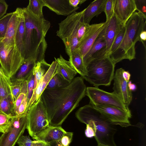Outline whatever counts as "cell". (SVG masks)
Instances as JSON below:
<instances>
[{"mask_svg":"<svg viewBox=\"0 0 146 146\" xmlns=\"http://www.w3.org/2000/svg\"><path fill=\"white\" fill-rule=\"evenodd\" d=\"M86 88L80 76L74 78L65 87L44 90L40 98L47 112L50 125L61 126L86 95Z\"/></svg>","mask_w":146,"mask_h":146,"instance_id":"6da1fadb","label":"cell"},{"mask_svg":"<svg viewBox=\"0 0 146 146\" xmlns=\"http://www.w3.org/2000/svg\"><path fill=\"white\" fill-rule=\"evenodd\" d=\"M23 10L25 23L24 59H33L37 63L44 60L47 47L45 37L50 23L44 17L34 15L26 7Z\"/></svg>","mask_w":146,"mask_h":146,"instance_id":"7a4b0ae2","label":"cell"},{"mask_svg":"<svg viewBox=\"0 0 146 146\" xmlns=\"http://www.w3.org/2000/svg\"><path fill=\"white\" fill-rule=\"evenodd\" d=\"M146 15L140 11H135L126 23L125 34L118 50L111 59L116 64L124 59L131 61L135 58V45L141 41L140 35L144 30Z\"/></svg>","mask_w":146,"mask_h":146,"instance_id":"3957f363","label":"cell"},{"mask_svg":"<svg viewBox=\"0 0 146 146\" xmlns=\"http://www.w3.org/2000/svg\"><path fill=\"white\" fill-rule=\"evenodd\" d=\"M115 65L109 56L93 59L86 66L87 74L82 77L95 87L109 86L113 79Z\"/></svg>","mask_w":146,"mask_h":146,"instance_id":"277c9868","label":"cell"},{"mask_svg":"<svg viewBox=\"0 0 146 146\" xmlns=\"http://www.w3.org/2000/svg\"><path fill=\"white\" fill-rule=\"evenodd\" d=\"M77 119L85 123L91 120L95 123L96 129L94 137L98 143L105 144V141L112 139L115 131L113 125L111 124L103 115L89 103L78 110L75 113Z\"/></svg>","mask_w":146,"mask_h":146,"instance_id":"5b68a950","label":"cell"},{"mask_svg":"<svg viewBox=\"0 0 146 146\" xmlns=\"http://www.w3.org/2000/svg\"><path fill=\"white\" fill-rule=\"evenodd\" d=\"M85 9L80 12H75L58 24L56 35L62 40L66 53L69 56L76 48L79 42L77 38L78 29L83 22Z\"/></svg>","mask_w":146,"mask_h":146,"instance_id":"8992f818","label":"cell"},{"mask_svg":"<svg viewBox=\"0 0 146 146\" xmlns=\"http://www.w3.org/2000/svg\"><path fill=\"white\" fill-rule=\"evenodd\" d=\"M27 115V129L32 138L50 126L47 113L40 98L30 107Z\"/></svg>","mask_w":146,"mask_h":146,"instance_id":"52a82bcc","label":"cell"},{"mask_svg":"<svg viewBox=\"0 0 146 146\" xmlns=\"http://www.w3.org/2000/svg\"><path fill=\"white\" fill-rule=\"evenodd\" d=\"M24 60L16 46L5 48L0 39V62L4 74L10 78L17 71Z\"/></svg>","mask_w":146,"mask_h":146,"instance_id":"ba28073f","label":"cell"},{"mask_svg":"<svg viewBox=\"0 0 146 146\" xmlns=\"http://www.w3.org/2000/svg\"><path fill=\"white\" fill-rule=\"evenodd\" d=\"M86 95L92 105L112 106L123 111L131 112L118 96L113 92H108L95 87L86 88Z\"/></svg>","mask_w":146,"mask_h":146,"instance_id":"9c48e42d","label":"cell"},{"mask_svg":"<svg viewBox=\"0 0 146 146\" xmlns=\"http://www.w3.org/2000/svg\"><path fill=\"white\" fill-rule=\"evenodd\" d=\"M27 113L12 117L11 124L0 137V146H15L27 128Z\"/></svg>","mask_w":146,"mask_h":146,"instance_id":"30bf717a","label":"cell"},{"mask_svg":"<svg viewBox=\"0 0 146 146\" xmlns=\"http://www.w3.org/2000/svg\"><path fill=\"white\" fill-rule=\"evenodd\" d=\"M92 105L111 124L119 125L125 127L131 125L129 120L131 117V112H127L112 106Z\"/></svg>","mask_w":146,"mask_h":146,"instance_id":"8fae6325","label":"cell"},{"mask_svg":"<svg viewBox=\"0 0 146 146\" xmlns=\"http://www.w3.org/2000/svg\"><path fill=\"white\" fill-rule=\"evenodd\" d=\"M106 23V21L87 25L84 35L74 50L80 54L82 58L88 51Z\"/></svg>","mask_w":146,"mask_h":146,"instance_id":"7c38bea8","label":"cell"},{"mask_svg":"<svg viewBox=\"0 0 146 146\" xmlns=\"http://www.w3.org/2000/svg\"><path fill=\"white\" fill-rule=\"evenodd\" d=\"M124 70L120 68L116 70L114 73L113 89L114 92L123 102L125 106H129L132 100V94L128 87V82L123 78Z\"/></svg>","mask_w":146,"mask_h":146,"instance_id":"4fadbf2b","label":"cell"},{"mask_svg":"<svg viewBox=\"0 0 146 146\" xmlns=\"http://www.w3.org/2000/svg\"><path fill=\"white\" fill-rule=\"evenodd\" d=\"M136 11H138L135 0H114V14L123 25Z\"/></svg>","mask_w":146,"mask_h":146,"instance_id":"5bb4252c","label":"cell"},{"mask_svg":"<svg viewBox=\"0 0 146 146\" xmlns=\"http://www.w3.org/2000/svg\"><path fill=\"white\" fill-rule=\"evenodd\" d=\"M105 27L99 34L87 53L82 58L85 66L93 59L109 56L107 54L106 50V43L104 36Z\"/></svg>","mask_w":146,"mask_h":146,"instance_id":"9a60e30c","label":"cell"},{"mask_svg":"<svg viewBox=\"0 0 146 146\" xmlns=\"http://www.w3.org/2000/svg\"><path fill=\"white\" fill-rule=\"evenodd\" d=\"M23 9L18 7L13 12V14L9 22L5 35L2 38L5 48L15 46V39L20 23Z\"/></svg>","mask_w":146,"mask_h":146,"instance_id":"2e32d148","label":"cell"},{"mask_svg":"<svg viewBox=\"0 0 146 146\" xmlns=\"http://www.w3.org/2000/svg\"><path fill=\"white\" fill-rule=\"evenodd\" d=\"M57 64V62L55 59L50 64V66L48 71L40 81L35 92L33 94L28 102L26 113L28 112L33 104L35 102L37 101L40 98L42 94L46 89L50 81L55 74Z\"/></svg>","mask_w":146,"mask_h":146,"instance_id":"e0dca14e","label":"cell"},{"mask_svg":"<svg viewBox=\"0 0 146 146\" xmlns=\"http://www.w3.org/2000/svg\"><path fill=\"white\" fill-rule=\"evenodd\" d=\"M66 131L60 126H50L36 134L32 138L51 144L60 141Z\"/></svg>","mask_w":146,"mask_h":146,"instance_id":"ac0fdd59","label":"cell"},{"mask_svg":"<svg viewBox=\"0 0 146 146\" xmlns=\"http://www.w3.org/2000/svg\"><path fill=\"white\" fill-rule=\"evenodd\" d=\"M44 6L57 14L64 16H68L76 12L79 7H75L72 6L69 0H42Z\"/></svg>","mask_w":146,"mask_h":146,"instance_id":"d6986e66","label":"cell"},{"mask_svg":"<svg viewBox=\"0 0 146 146\" xmlns=\"http://www.w3.org/2000/svg\"><path fill=\"white\" fill-rule=\"evenodd\" d=\"M104 29V36L106 43V50L108 55L112 45L123 25L115 15L108 21Z\"/></svg>","mask_w":146,"mask_h":146,"instance_id":"ffe728a7","label":"cell"},{"mask_svg":"<svg viewBox=\"0 0 146 146\" xmlns=\"http://www.w3.org/2000/svg\"><path fill=\"white\" fill-rule=\"evenodd\" d=\"M107 0H96L92 2L85 9L83 15V22L89 25L91 19L104 12Z\"/></svg>","mask_w":146,"mask_h":146,"instance_id":"44dd1931","label":"cell"},{"mask_svg":"<svg viewBox=\"0 0 146 146\" xmlns=\"http://www.w3.org/2000/svg\"><path fill=\"white\" fill-rule=\"evenodd\" d=\"M54 58L58 63L55 72L60 74L70 83L77 72L72 67L70 62L64 59L61 55L59 58Z\"/></svg>","mask_w":146,"mask_h":146,"instance_id":"7402d4cb","label":"cell"},{"mask_svg":"<svg viewBox=\"0 0 146 146\" xmlns=\"http://www.w3.org/2000/svg\"><path fill=\"white\" fill-rule=\"evenodd\" d=\"M36 64L33 59L24 60L15 74L10 78L11 82L27 80L32 73Z\"/></svg>","mask_w":146,"mask_h":146,"instance_id":"603a6c76","label":"cell"},{"mask_svg":"<svg viewBox=\"0 0 146 146\" xmlns=\"http://www.w3.org/2000/svg\"><path fill=\"white\" fill-rule=\"evenodd\" d=\"M50 66V64L47 63L45 59L36 64L33 71L35 77L33 94L35 92L39 83L48 71Z\"/></svg>","mask_w":146,"mask_h":146,"instance_id":"cb8c5ba5","label":"cell"},{"mask_svg":"<svg viewBox=\"0 0 146 146\" xmlns=\"http://www.w3.org/2000/svg\"><path fill=\"white\" fill-rule=\"evenodd\" d=\"M69 57V61L76 72L82 77L87 75V72L86 67L80 54L74 50Z\"/></svg>","mask_w":146,"mask_h":146,"instance_id":"d4e9b609","label":"cell"},{"mask_svg":"<svg viewBox=\"0 0 146 146\" xmlns=\"http://www.w3.org/2000/svg\"><path fill=\"white\" fill-rule=\"evenodd\" d=\"M25 33V19L23 12L15 37V46L24 59V41Z\"/></svg>","mask_w":146,"mask_h":146,"instance_id":"484cf974","label":"cell"},{"mask_svg":"<svg viewBox=\"0 0 146 146\" xmlns=\"http://www.w3.org/2000/svg\"><path fill=\"white\" fill-rule=\"evenodd\" d=\"M0 111L11 117L15 115L14 102L11 95L0 100Z\"/></svg>","mask_w":146,"mask_h":146,"instance_id":"4316f807","label":"cell"},{"mask_svg":"<svg viewBox=\"0 0 146 146\" xmlns=\"http://www.w3.org/2000/svg\"><path fill=\"white\" fill-rule=\"evenodd\" d=\"M70 83L60 74L55 72L49 82L46 89H53L60 88L67 86Z\"/></svg>","mask_w":146,"mask_h":146,"instance_id":"83f0119b","label":"cell"},{"mask_svg":"<svg viewBox=\"0 0 146 146\" xmlns=\"http://www.w3.org/2000/svg\"><path fill=\"white\" fill-rule=\"evenodd\" d=\"M11 81L3 73L0 72V100L11 95L10 88Z\"/></svg>","mask_w":146,"mask_h":146,"instance_id":"f1b7e54d","label":"cell"},{"mask_svg":"<svg viewBox=\"0 0 146 146\" xmlns=\"http://www.w3.org/2000/svg\"><path fill=\"white\" fill-rule=\"evenodd\" d=\"M42 0H30L27 8L31 13L38 17H43Z\"/></svg>","mask_w":146,"mask_h":146,"instance_id":"f546056e","label":"cell"},{"mask_svg":"<svg viewBox=\"0 0 146 146\" xmlns=\"http://www.w3.org/2000/svg\"><path fill=\"white\" fill-rule=\"evenodd\" d=\"M125 31V25H122L111 46L109 54L111 59L113 58L118 50L123 37Z\"/></svg>","mask_w":146,"mask_h":146,"instance_id":"4dcf8cb0","label":"cell"},{"mask_svg":"<svg viewBox=\"0 0 146 146\" xmlns=\"http://www.w3.org/2000/svg\"><path fill=\"white\" fill-rule=\"evenodd\" d=\"M12 117L0 111V132H5L12 123Z\"/></svg>","mask_w":146,"mask_h":146,"instance_id":"1f68e13d","label":"cell"},{"mask_svg":"<svg viewBox=\"0 0 146 146\" xmlns=\"http://www.w3.org/2000/svg\"><path fill=\"white\" fill-rule=\"evenodd\" d=\"M13 14V12L7 13L0 19V39L4 37L9 22Z\"/></svg>","mask_w":146,"mask_h":146,"instance_id":"d6a6232c","label":"cell"},{"mask_svg":"<svg viewBox=\"0 0 146 146\" xmlns=\"http://www.w3.org/2000/svg\"><path fill=\"white\" fill-rule=\"evenodd\" d=\"M23 81L22 80H17L11 82L10 88L11 95L14 103L17 98L21 93Z\"/></svg>","mask_w":146,"mask_h":146,"instance_id":"836d02e7","label":"cell"},{"mask_svg":"<svg viewBox=\"0 0 146 146\" xmlns=\"http://www.w3.org/2000/svg\"><path fill=\"white\" fill-rule=\"evenodd\" d=\"M114 0H107L104 12L106 17V21H109L114 15L113 6Z\"/></svg>","mask_w":146,"mask_h":146,"instance_id":"e575fe53","label":"cell"},{"mask_svg":"<svg viewBox=\"0 0 146 146\" xmlns=\"http://www.w3.org/2000/svg\"><path fill=\"white\" fill-rule=\"evenodd\" d=\"M34 79L35 77L32 72L27 80V96L28 99V104L33 94L34 84Z\"/></svg>","mask_w":146,"mask_h":146,"instance_id":"d590c367","label":"cell"},{"mask_svg":"<svg viewBox=\"0 0 146 146\" xmlns=\"http://www.w3.org/2000/svg\"><path fill=\"white\" fill-rule=\"evenodd\" d=\"M73 135V132L66 131L60 141L62 146H69L72 142Z\"/></svg>","mask_w":146,"mask_h":146,"instance_id":"8d00e7d4","label":"cell"},{"mask_svg":"<svg viewBox=\"0 0 146 146\" xmlns=\"http://www.w3.org/2000/svg\"><path fill=\"white\" fill-rule=\"evenodd\" d=\"M32 141L29 135H21L17 143L19 146H31Z\"/></svg>","mask_w":146,"mask_h":146,"instance_id":"74e56055","label":"cell"},{"mask_svg":"<svg viewBox=\"0 0 146 146\" xmlns=\"http://www.w3.org/2000/svg\"><path fill=\"white\" fill-rule=\"evenodd\" d=\"M27 104V95L25 94L19 107L17 115H21L26 113V111Z\"/></svg>","mask_w":146,"mask_h":146,"instance_id":"f35d334b","label":"cell"},{"mask_svg":"<svg viewBox=\"0 0 146 146\" xmlns=\"http://www.w3.org/2000/svg\"><path fill=\"white\" fill-rule=\"evenodd\" d=\"M86 128L85 131L86 136L89 138L95 137L96 133V129L88 124H86Z\"/></svg>","mask_w":146,"mask_h":146,"instance_id":"ab89813d","label":"cell"},{"mask_svg":"<svg viewBox=\"0 0 146 146\" xmlns=\"http://www.w3.org/2000/svg\"><path fill=\"white\" fill-rule=\"evenodd\" d=\"M25 94L24 93L21 92L17 98L15 102V115H17L19 107Z\"/></svg>","mask_w":146,"mask_h":146,"instance_id":"60d3db41","label":"cell"},{"mask_svg":"<svg viewBox=\"0 0 146 146\" xmlns=\"http://www.w3.org/2000/svg\"><path fill=\"white\" fill-rule=\"evenodd\" d=\"M145 1L135 0L138 11L141 12L146 15V6L144 5L146 4V1L144 2Z\"/></svg>","mask_w":146,"mask_h":146,"instance_id":"b9f144b4","label":"cell"},{"mask_svg":"<svg viewBox=\"0 0 146 146\" xmlns=\"http://www.w3.org/2000/svg\"><path fill=\"white\" fill-rule=\"evenodd\" d=\"M8 6L5 0H0V19L6 13Z\"/></svg>","mask_w":146,"mask_h":146,"instance_id":"7bdbcfd3","label":"cell"},{"mask_svg":"<svg viewBox=\"0 0 146 146\" xmlns=\"http://www.w3.org/2000/svg\"><path fill=\"white\" fill-rule=\"evenodd\" d=\"M88 25L82 22L79 27L77 35V38L79 42L84 35Z\"/></svg>","mask_w":146,"mask_h":146,"instance_id":"ee69618b","label":"cell"},{"mask_svg":"<svg viewBox=\"0 0 146 146\" xmlns=\"http://www.w3.org/2000/svg\"><path fill=\"white\" fill-rule=\"evenodd\" d=\"M31 146H51V145L46 142L38 140L33 141Z\"/></svg>","mask_w":146,"mask_h":146,"instance_id":"f6af8a7d","label":"cell"},{"mask_svg":"<svg viewBox=\"0 0 146 146\" xmlns=\"http://www.w3.org/2000/svg\"><path fill=\"white\" fill-rule=\"evenodd\" d=\"M86 1V0H69L70 4L75 7H78L79 5L82 4Z\"/></svg>","mask_w":146,"mask_h":146,"instance_id":"bcb514c9","label":"cell"},{"mask_svg":"<svg viewBox=\"0 0 146 146\" xmlns=\"http://www.w3.org/2000/svg\"><path fill=\"white\" fill-rule=\"evenodd\" d=\"M122 76L123 78L126 82H128L129 81L131 74L129 72L125 71L124 70L122 73Z\"/></svg>","mask_w":146,"mask_h":146,"instance_id":"7dc6e473","label":"cell"},{"mask_svg":"<svg viewBox=\"0 0 146 146\" xmlns=\"http://www.w3.org/2000/svg\"><path fill=\"white\" fill-rule=\"evenodd\" d=\"M139 36L141 41L143 44L145 48L144 43V42L146 40V31L145 30L141 32Z\"/></svg>","mask_w":146,"mask_h":146,"instance_id":"c3c4849f","label":"cell"},{"mask_svg":"<svg viewBox=\"0 0 146 146\" xmlns=\"http://www.w3.org/2000/svg\"><path fill=\"white\" fill-rule=\"evenodd\" d=\"M128 85L129 90L131 92L135 91L137 89V87L136 85L132 83L131 81L128 82Z\"/></svg>","mask_w":146,"mask_h":146,"instance_id":"681fc988","label":"cell"},{"mask_svg":"<svg viewBox=\"0 0 146 146\" xmlns=\"http://www.w3.org/2000/svg\"><path fill=\"white\" fill-rule=\"evenodd\" d=\"M51 146H62L60 143V141H59L50 144Z\"/></svg>","mask_w":146,"mask_h":146,"instance_id":"f907efd6","label":"cell"},{"mask_svg":"<svg viewBox=\"0 0 146 146\" xmlns=\"http://www.w3.org/2000/svg\"><path fill=\"white\" fill-rule=\"evenodd\" d=\"M96 146H112L110 145L104 144L101 143H98Z\"/></svg>","mask_w":146,"mask_h":146,"instance_id":"816d5d0a","label":"cell"},{"mask_svg":"<svg viewBox=\"0 0 146 146\" xmlns=\"http://www.w3.org/2000/svg\"><path fill=\"white\" fill-rule=\"evenodd\" d=\"M0 72H2L3 73L2 67L1 64L0 62ZM4 74V73H3Z\"/></svg>","mask_w":146,"mask_h":146,"instance_id":"f5cc1de1","label":"cell"},{"mask_svg":"<svg viewBox=\"0 0 146 146\" xmlns=\"http://www.w3.org/2000/svg\"></svg>","mask_w":146,"mask_h":146,"instance_id":"db71d44e","label":"cell"}]
</instances>
